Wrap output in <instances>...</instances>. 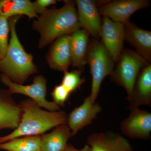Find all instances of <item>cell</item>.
I'll return each instance as SVG.
<instances>
[{"instance_id":"8fae6325","label":"cell","mask_w":151,"mask_h":151,"mask_svg":"<svg viewBox=\"0 0 151 151\" xmlns=\"http://www.w3.org/2000/svg\"><path fill=\"white\" fill-rule=\"evenodd\" d=\"M86 141L90 151H133L129 141L118 133H93L88 136Z\"/></svg>"},{"instance_id":"e0dca14e","label":"cell","mask_w":151,"mask_h":151,"mask_svg":"<svg viewBox=\"0 0 151 151\" xmlns=\"http://www.w3.org/2000/svg\"><path fill=\"white\" fill-rule=\"evenodd\" d=\"M89 35L82 29L69 35L70 61L73 67L81 69L87 62Z\"/></svg>"},{"instance_id":"44dd1931","label":"cell","mask_w":151,"mask_h":151,"mask_svg":"<svg viewBox=\"0 0 151 151\" xmlns=\"http://www.w3.org/2000/svg\"><path fill=\"white\" fill-rule=\"evenodd\" d=\"M81 69L64 72L61 84L72 93L78 89L84 81V78L81 77Z\"/></svg>"},{"instance_id":"7c38bea8","label":"cell","mask_w":151,"mask_h":151,"mask_svg":"<svg viewBox=\"0 0 151 151\" xmlns=\"http://www.w3.org/2000/svg\"><path fill=\"white\" fill-rule=\"evenodd\" d=\"M80 27L94 38L100 37L102 22L97 2L92 0H76Z\"/></svg>"},{"instance_id":"9a60e30c","label":"cell","mask_w":151,"mask_h":151,"mask_svg":"<svg viewBox=\"0 0 151 151\" xmlns=\"http://www.w3.org/2000/svg\"><path fill=\"white\" fill-rule=\"evenodd\" d=\"M22 111L8 89H0V130L15 129L21 120Z\"/></svg>"},{"instance_id":"30bf717a","label":"cell","mask_w":151,"mask_h":151,"mask_svg":"<svg viewBox=\"0 0 151 151\" xmlns=\"http://www.w3.org/2000/svg\"><path fill=\"white\" fill-rule=\"evenodd\" d=\"M102 111L98 103L93 102L89 95L82 104L74 108L68 115L67 124L71 132V137L84 127L92 124Z\"/></svg>"},{"instance_id":"8992f818","label":"cell","mask_w":151,"mask_h":151,"mask_svg":"<svg viewBox=\"0 0 151 151\" xmlns=\"http://www.w3.org/2000/svg\"><path fill=\"white\" fill-rule=\"evenodd\" d=\"M0 79L2 83L8 88L11 94H22L28 96L41 108H45L49 111H60V107L56 103L47 100V81L44 76H37L34 78L32 84L28 85L14 83L3 74L0 76Z\"/></svg>"},{"instance_id":"484cf974","label":"cell","mask_w":151,"mask_h":151,"mask_svg":"<svg viewBox=\"0 0 151 151\" xmlns=\"http://www.w3.org/2000/svg\"><path fill=\"white\" fill-rule=\"evenodd\" d=\"M0 151H1V150H0Z\"/></svg>"},{"instance_id":"ba28073f","label":"cell","mask_w":151,"mask_h":151,"mask_svg":"<svg viewBox=\"0 0 151 151\" xmlns=\"http://www.w3.org/2000/svg\"><path fill=\"white\" fill-rule=\"evenodd\" d=\"M100 37L101 42L115 63L118 62L123 50L125 27L124 24L103 17Z\"/></svg>"},{"instance_id":"277c9868","label":"cell","mask_w":151,"mask_h":151,"mask_svg":"<svg viewBox=\"0 0 151 151\" xmlns=\"http://www.w3.org/2000/svg\"><path fill=\"white\" fill-rule=\"evenodd\" d=\"M87 63L89 65L92 77L89 96L93 102H96L102 81L113 72L115 63L101 42L94 40L89 43Z\"/></svg>"},{"instance_id":"2e32d148","label":"cell","mask_w":151,"mask_h":151,"mask_svg":"<svg viewBox=\"0 0 151 151\" xmlns=\"http://www.w3.org/2000/svg\"><path fill=\"white\" fill-rule=\"evenodd\" d=\"M124 40L136 50V52L150 63L151 32L138 27L130 21L124 24Z\"/></svg>"},{"instance_id":"d4e9b609","label":"cell","mask_w":151,"mask_h":151,"mask_svg":"<svg viewBox=\"0 0 151 151\" xmlns=\"http://www.w3.org/2000/svg\"><path fill=\"white\" fill-rule=\"evenodd\" d=\"M64 151H90V148L88 145H86L83 148L78 150L74 147L71 144H68Z\"/></svg>"},{"instance_id":"7a4b0ae2","label":"cell","mask_w":151,"mask_h":151,"mask_svg":"<svg viewBox=\"0 0 151 151\" xmlns=\"http://www.w3.org/2000/svg\"><path fill=\"white\" fill-rule=\"evenodd\" d=\"M19 104L22 111L20 122L10 134L0 137V144L15 138L42 135L52 128L67 124L68 115L64 111L42 110L30 98L22 100Z\"/></svg>"},{"instance_id":"5bb4252c","label":"cell","mask_w":151,"mask_h":151,"mask_svg":"<svg viewBox=\"0 0 151 151\" xmlns=\"http://www.w3.org/2000/svg\"><path fill=\"white\" fill-rule=\"evenodd\" d=\"M47 63L52 70L65 72L70 65L69 35L60 37L52 43L46 55Z\"/></svg>"},{"instance_id":"5b68a950","label":"cell","mask_w":151,"mask_h":151,"mask_svg":"<svg viewBox=\"0 0 151 151\" xmlns=\"http://www.w3.org/2000/svg\"><path fill=\"white\" fill-rule=\"evenodd\" d=\"M116 68L110 75L112 81L122 86L128 96L131 94L139 73L143 68L149 64L136 51L123 49Z\"/></svg>"},{"instance_id":"52a82bcc","label":"cell","mask_w":151,"mask_h":151,"mask_svg":"<svg viewBox=\"0 0 151 151\" xmlns=\"http://www.w3.org/2000/svg\"><path fill=\"white\" fill-rule=\"evenodd\" d=\"M149 5L147 0H118L101 2L98 9L100 15L124 24L129 21L130 17L134 13Z\"/></svg>"},{"instance_id":"ac0fdd59","label":"cell","mask_w":151,"mask_h":151,"mask_svg":"<svg viewBox=\"0 0 151 151\" xmlns=\"http://www.w3.org/2000/svg\"><path fill=\"white\" fill-rule=\"evenodd\" d=\"M71 137L67 124L59 125L50 133L41 135V151H64Z\"/></svg>"},{"instance_id":"6da1fadb","label":"cell","mask_w":151,"mask_h":151,"mask_svg":"<svg viewBox=\"0 0 151 151\" xmlns=\"http://www.w3.org/2000/svg\"><path fill=\"white\" fill-rule=\"evenodd\" d=\"M75 1H65L59 9H47L34 20L32 29L40 35L38 47L42 49L60 37L69 35L81 29Z\"/></svg>"},{"instance_id":"ffe728a7","label":"cell","mask_w":151,"mask_h":151,"mask_svg":"<svg viewBox=\"0 0 151 151\" xmlns=\"http://www.w3.org/2000/svg\"><path fill=\"white\" fill-rule=\"evenodd\" d=\"M0 150L8 151H41V135L15 138L0 144Z\"/></svg>"},{"instance_id":"4fadbf2b","label":"cell","mask_w":151,"mask_h":151,"mask_svg":"<svg viewBox=\"0 0 151 151\" xmlns=\"http://www.w3.org/2000/svg\"><path fill=\"white\" fill-rule=\"evenodd\" d=\"M127 100L130 110L141 105L151 106V65L149 63L139 73Z\"/></svg>"},{"instance_id":"9c48e42d","label":"cell","mask_w":151,"mask_h":151,"mask_svg":"<svg viewBox=\"0 0 151 151\" xmlns=\"http://www.w3.org/2000/svg\"><path fill=\"white\" fill-rule=\"evenodd\" d=\"M122 134L131 139H148L150 138L151 113L139 108L131 110L129 116L120 124Z\"/></svg>"},{"instance_id":"603a6c76","label":"cell","mask_w":151,"mask_h":151,"mask_svg":"<svg viewBox=\"0 0 151 151\" xmlns=\"http://www.w3.org/2000/svg\"><path fill=\"white\" fill-rule=\"evenodd\" d=\"M70 93L63 85L60 84L54 87L51 95L53 102L60 107H63L65 105Z\"/></svg>"},{"instance_id":"3957f363","label":"cell","mask_w":151,"mask_h":151,"mask_svg":"<svg viewBox=\"0 0 151 151\" xmlns=\"http://www.w3.org/2000/svg\"><path fill=\"white\" fill-rule=\"evenodd\" d=\"M20 18L8 19L11 38L5 55L0 60V70L12 82L23 84L30 76L37 73V68L32 55L25 50L17 35L16 27Z\"/></svg>"},{"instance_id":"d6986e66","label":"cell","mask_w":151,"mask_h":151,"mask_svg":"<svg viewBox=\"0 0 151 151\" xmlns=\"http://www.w3.org/2000/svg\"><path fill=\"white\" fill-rule=\"evenodd\" d=\"M25 15L30 19L37 18L38 15L29 0H1L0 16L9 19L13 17Z\"/></svg>"},{"instance_id":"7402d4cb","label":"cell","mask_w":151,"mask_h":151,"mask_svg":"<svg viewBox=\"0 0 151 151\" xmlns=\"http://www.w3.org/2000/svg\"><path fill=\"white\" fill-rule=\"evenodd\" d=\"M9 32L8 19L0 16V60L4 56L8 46Z\"/></svg>"},{"instance_id":"cb8c5ba5","label":"cell","mask_w":151,"mask_h":151,"mask_svg":"<svg viewBox=\"0 0 151 151\" xmlns=\"http://www.w3.org/2000/svg\"><path fill=\"white\" fill-rule=\"evenodd\" d=\"M56 3L55 0H36L32 2V5L34 11L38 15V14H41L46 10L47 7Z\"/></svg>"}]
</instances>
